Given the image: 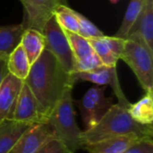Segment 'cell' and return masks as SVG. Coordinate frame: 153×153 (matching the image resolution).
<instances>
[{
	"instance_id": "cell-1",
	"label": "cell",
	"mask_w": 153,
	"mask_h": 153,
	"mask_svg": "<svg viewBox=\"0 0 153 153\" xmlns=\"http://www.w3.org/2000/svg\"><path fill=\"white\" fill-rule=\"evenodd\" d=\"M23 82L38 100L44 115L48 118L54 107L74 82L56 58L44 48L38 59L30 65Z\"/></svg>"
},
{
	"instance_id": "cell-2",
	"label": "cell",
	"mask_w": 153,
	"mask_h": 153,
	"mask_svg": "<svg viewBox=\"0 0 153 153\" xmlns=\"http://www.w3.org/2000/svg\"><path fill=\"white\" fill-rule=\"evenodd\" d=\"M129 134L143 137L152 136V125H141L135 122L129 115L127 108L113 104L96 126L82 131V140L83 144H87Z\"/></svg>"
},
{
	"instance_id": "cell-3",
	"label": "cell",
	"mask_w": 153,
	"mask_h": 153,
	"mask_svg": "<svg viewBox=\"0 0 153 153\" xmlns=\"http://www.w3.org/2000/svg\"><path fill=\"white\" fill-rule=\"evenodd\" d=\"M72 89L68 88L65 91L50 113L48 123L52 126L56 139L71 152L74 153L83 149L84 144L82 140V131L78 127L75 119Z\"/></svg>"
},
{
	"instance_id": "cell-4",
	"label": "cell",
	"mask_w": 153,
	"mask_h": 153,
	"mask_svg": "<svg viewBox=\"0 0 153 153\" xmlns=\"http://www.w3.org/2000/svg\"><path fill=\"white\" fill-rule=\"evenodd\" d=\"M120 59L133 70L146 92H153V53L144 45L126 39Z\"/></svg>"
},
{
	"instance_id": "cell-5",
	"label": "cell",
	"mask_w": 153,
	"mask_h": 153,
	"mask_svg": "<svg viewBox=\"0 0 153 153\" xmlns=\"http://www.w3.org/2000/svg\"><path fill=\"white\" fill-rule=\"evenodd\" d=\"M44 37V48L61 64L65 70L72 74L75 69V58L73 55L65 30L53 15L45 24L41 32Z\"/></svg>"
},
{
	"instance_id": "cell-6",
	"label": "cell",
	"mask_w": 153,
	"mask_h": 153,
	"mask_svg": "<svg viewBox=\"0 0 153 153\" xmlns=\"http://www.w3.org/2000/svg\"><path fill=\"white\" fill-rule=\"evenodd\" d=\"M107 86H94L84 96L75 101L79 108L86 130L96 126L113 105V99L105 96Z\"/></svg>"
},
{
	"instance_id": "cell-7",
	"label": "cell",
	"mask_w": 153,
	"mask_h": 153,
	"mask_svg": "<svg viewBox=\"0 0 153 153\" xmlns=\"http://www.w3.org/2000/svg\"><path fill=\"white\" fill-rule=\"evenodd\" d=\"M23 7V21L25 30L33 29L42 32L47 22L54 15L55 10L60 4L66 5V0H19Z\"/></svg>"
},
{
	"instance_id": "cell-8",
	"label": "cell",
	"mask_w": 153,
	"mask_h": 153,
	"mask_svg": "<svg viewBox=\"0 0 153 153\" xmlns=\"http://www.w3.org/2000/svg\"><path fill=\"white\" fill-rule=\"evenodd\" d=\"M70 77L74 83H75L78 81H87L100 86L110 85L114 91V93L118 99L119 105L128 108V107L131 104L122 91L118 81L117 67H108L102 65L91 71L72 73L70 74Z\"/></svg>"
},
{
	"instance_id": "cell-9",
	"label": "cell",
	"mask_w": 153,
	"mask_h": 153,
	"mask_svg": "<svg viewBox=\"0 0 153 153\" xmlns=\"http://www.w3.org/2000/svg\"><path fill=\"white\" fill-rule=\"evenodd\" d=\"M11 119L27 124L48 122L38 100L24 82L16 100Z\"/></svg>"
},
{
	"instance_id": "cell-10",
	"label": "cell",
	"mask_w": 153,
	"mask_h": 153,
	"mask_svg": "<svg viewBox=\"0 0 153 153\" xmlns=\"http://www.w3.org/2000/svg\"><path fill=\"white\" fill-rule=\"evenodd\" d=\"M53 139L56 137L48 122L33 124L22 134L9 153H37Z\"/></svg>"
},
{
	"instance_id": "cell-11",
	"label": "cell",
	"mask_w": 153,
	"mask_h": 153,
	"mask_svg": "<svg viewBox=\"0 0 153 153\" xmlns=\"http://www.w3.org/2000/svg\"><path fill=\"white\" fill-rule=\"evenodd\" d=\"M126 39L144 45L153 53V0L143 1L141 12Z\"/></svg>"
},
{
	"instance_id": "cell-12",
	"label": "cell",
	"mask_w": 153,
	"mask_h": 153,
	"mask_svg": "<svg viewBox=\"0 0 153 153\" xmlns=\"http://www.w3.org/2000/svg\"><path fill=\"white\" fill-rule=\"evenodd\" d=\"M23 81L8 74L0 86V123L11 119L12 113Z\"/></svg>"
},
{
	"instance_id": "cell-13",
	"label": "cell",
	"mask_w": 153,
	"mask_h": 153,
	"mask_svg": "<svg viewBox=\"0 0 153 153\" xmlns=\"http://www.w3.org/2000/svg\"><path fill=\"white\" fill-rule=\"evenodd\" d=\"M142 138L144 137L135 134H129L84 144L83 149L89 153H122Z\"/></svg>"
},
{
	"instance_id": "cell-14",
	"label": "cell",
	"mask_w": 153,
	"mask_h": 153,
	"mask_svg": "<svg viewBox=\"0 0 153 153\" xmlns=\"http://www.w3.org/2000/svg\"><path fill=\"white\" fill-rule=\"evenodd\" d=\"M33 124L4 119L0 123V153H9L22 134Z\"/></svg>"
},
{
	"instance_id": "cell-15",
	"label": "cell",
	"mask_w": 153,
	"mask_h": 153,
	"mask_svg": "<svg viewBox=\"0 0 153 153\" xmlns=\"http://www.w3.org/2000/svg\"><path fill=\"white\" fill-rule=\"evenodd\" d=\"M24 31L22 23L0 27V58L7 61L11 53L21 44Z\"/></svg>"
},
{
	"instance_id": "cell-16",
	"label": "cell",
	"mask_w": 153,
	"mask_h": 153,
	"mask_svg": "<svg viewBox=\"0 0 153 153\" xmlns=\"http://www.w3.org/2000/svg\"><path fill=\"white\" fill-rule=\"evenodd\" d=\"M131 117L141 125L152 126L153 122V92L146 95L134 104H130L127 108Z\"/></svg>"
},
{
	"instance_id": "cell-17",
	"label": "cell",
	"mask_w": 153,
	"mask_h": 153,
	"mask_svg": "<svg viewBox=\"0 0 153 153\" xmlns=\"http://www.w3.org/2000/svg\"><path fill=\"white\" fill-rule=\"evenodd\" d=\"M21 45L22 46L31 65L45 48L43 34L33 29L25 30L22 37Z\"/></svg>"
},
{
	"instance_id": "cell-18",
	"label": "cell",
	"mask_w": 153,
	"mask_h": 153,
	"mask_svg": "<svg viewBox=\"0 0 153 153\" xmlns=\"http://www.w3.org/2000/svg\"><path fill=\"white\" fill-rule=\"evenodd\" d=\"M6 63L9 74L22 81L26 79L30 69V64L21 44L11 53Z\"/></svg>"
},
{
	"instance_id": "cell-19",
	"label": "cell",
	"mask_w": 153,
	"mask_h": 153,
	"mask_svg": "<svg viewBox=\"0 0 153 153\" xmlns=\"http://www.w3.org/2000/svg\"><path fill=\"white\" fill-rule=\"evenodd\" d=\"M65 33L67 37L73 55L75 58V64L83 61L95 53L87 39L82 37L78 33L68 30H65Z\"/></svg>"
},
{
	"instance_id": "cell-20",
	"label": "cell",
	"mask_w": 153,
	"mask_h": 153,
	"mask_svg": "<svg viewBox=\"0 0 153 153\" xmlns=\"http://www.w3.org/2000/svg\"><path fill=\"white\" fill-rule=\"evenodd\" d=\"M103 37L91 38L87 39L90 42L94 52L97 54V56L105 66L117 67V64L119 59L112 53Z\"/></svg>"
},
{
	"instance_id": "cell-21",
	"label": "cell",
	"mask_w": 153,
	"mask_h": 153,
	"mask_svg": "<svg viewBox=\"0 0 153 153\" xmlns=\"http://www.w3.org/2000/svg\"><path fill=\"white\" fill-rule=\"evenodd\" d=\"M143 1L144 0H130V3L127 6L121 26L117 30V34L115 35L116 37L126 39L130 29L134 25L135 20L137 19L141 12V9L143 4Z\"/></svg>"
},
{
	"instance_id": "cell-22",
	"label": "cell",
	"mask_w": 153,
	"mask_h": 153,
	"mask_svg": "<svg viewBox=\"0 0 153 153\" xmlns=\"http://www.w3.org/2000/svg\"><path fill=\"white\" fill-rule=\"evenodd\" d=\"M54 15L57 23L63 30L78 33L79 23L74 14V10L65 4H60L55 10Z\"/></svg>"
},
{
	"instance_id": "cell-23",
	"label": "cell",
	"mask_w": 153,
	"mask_h": 153,
	"mask_svg": "<svg viewBox=\"0 0 153 153\" xmlns=\"http://www.w3.org/2000/svg\"><path fill=\"white\" fill-rule=\"evenodd\" d=\"M74 14L78 20L79 23V30L78 34L85 39H91V38H98V37H103L104 34L102 31L100 30V29L95 26L90 20H88L85 16L81 14L80 13L74 11Z\"/></svg>"
},
{
	"instance_id": "cell-24",
	"label": "cell",
	"mask_w": 153,
	"mask_h": 153,
	"mask_svg": "<svg viewBox=\"0 0 153 153\" xmlns=\"http://www.w3.org/2000/svg\"><path fill=\"white\" fill-rule=\"evenodd\" d=\"M122 153H153L152 136L142 138Z\"/></svg>"
},
{
	"instance_id": "cell-25",
	"label": "cell",
	"mask_w": 153,
	"mask_h": 153,
	"mask_svg": "<svg viewBox=\"0 0 153 153\" xmlns=\"http://www.w3.org/2000/svg\"><path fill=\"white\" fill-rule=\"evenodd\" d=\"M105 41L107 42L108 46L109 47L112 53L120 59V56L123 52L125 44H126V39L119 38V37H110V36H104L103 37Z\"/></svg>"
},
{
	"instance_id": "cell-26",
	"label": "cell",
	"mask_w": 153,
	"mask_h": 153,
	"mask_svg": "<svg viewBox=\"0 0 153 153\" xmlns=\"http://www.w3.org/2000/svg\"><path fill=\"white\" fill-rule=\"evenodd\" d=\"M37 153H72L57 139H53L46 143Z\"/></svg>"
},
{
	"instance_id": "cell-27",
	"label": "cell",
	"mask_w": 153,
	"mask_h": 153,
	"mask_svg": "<svg viewBox=\"0 0 153 153\" xmlns=\"http://www.w3.org/2000/svg\"><path fill=\"white\" fill-rule=\"evenodd\" d=\"M7 61L4 59L0 58V86L3 82V81L4 80V78L7 76V74H9L8 69H7Z\"/></svg>"
},
{
	"instance_id": "cell-28",
	"label": "cell",
	"mask_w": 153,
	"mask_h": 153,
	"mask_svg": "<svg viewBox=\"0 0 153 153\" xmlns=\"http://www.w3.org/2000/svg\"><path fill=\"white\" fill-rule=\"evenodd\" d=\"M119 0H111V2H113V3H117V2H118Z\"/></svg>"
}]
</instances>
